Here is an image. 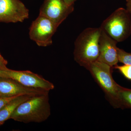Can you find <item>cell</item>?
Wrapping results in <instances>:
<instances>
[{"label": "cell", "instance_id": "cell-1", "mask_svg": "<svg viewBox=\"0 0 131 131\" xmlns=\"http://www.w3.org/2000/svg\"><path fill=\"white\" fill-rule=\"evenodd\" d=\"M49 93L31 96L17 106L10 119L25 124L47 120L51 115Z\"/></svg>", "mask_w": 131, "mask_h": 131}, {"label": "cell", "instance_id": "cell-12", "mask_svg": "<svg viewBox=\"0 0 131 131\" xmlns=\"http://www.w3.org/2000/svg\"><path fill=\"white\" fill-rule=\"evenodd\" d=\"M119 108L131 109V89L121 87L118 93Z\"/></svg>", "mask_w": 131, "mask_h": 131}, {"label": "cell", "instance_id": "cell-9", "mask_svg": "<svg viewBox=\"0 0 131 131\" xmlns=\"http://www.w3.org/2000/svg\"><path fill=\"white\" fill-rule=\"evenodd\" d=\"M49 91L25 86L15 80L0 77V96L10 98L23 95H34Z\"/></svg>", "mask_w": 131, "mask_h": 131}, {"label": "cell", "instance_id": "cell-10", "mask_svg": "<svg viewBox=\"0 0 131 131\" xmlns=\"http://www.w3.org/2000/svg\"><path fill=\"white\" fill-rule=\"evenodd\" d=\"M117 42L101 29L100 39V55L98 61L110 66L112 68L119 62Z\"/></svg>", "mask_w": 131, "mask_h": 131}, {"label": "cell", "instance_id": "cell-2", "mask_svg": "<svg viewBox=\"0 0 131 131\" xmlns=\"http://www.w3.org/2000/svg\"><path fill=\"white\" fill-rule=\"evenodd\" d=\"M101 27H89L83 30L77 38L74 51L75 61L86 68L98 61L99 55V39Z\"/></svg>", "mask_w": 131, "mask_h": 131}, {"label": "cell", "instance_id": "cell-8", "mask_svg": "<svg viewBox=\"0 0 131 131\" xmlns=\"http://www.w3.org/2000/svg\"><path fill=\"white\" fill-rule=\"evenodd\" d=\"M74 9V6H69L63 0H45L39 15L47 17L59 26Z\"/></svg>", "mask_w": 131, "mask_h": 131}, {"label": "cell", "instance_id": "cell-17", "mask_svg": "<svg viewBox=\"0 0 131 131\" xmlns=\"http://www.w3.org/2000/svg\"><path fill=\"white\" fill-rule=\"evenodd\" d=\"M77 0H63V1L69 6H74V3Z\"/></svg>", "mask_w": 131, "mask_h": 131}, {"label": "cell", "instance_id": "cell-14", "mask_svg": "<svg viewBox=\"0 0 131 131\" xmlns=\"http://www.w3.org/2000/svg\"><path fill=\"white\" fill-rule=\"evenodd\" d=\"M114 68L119 70L125 77L128 80H131V65L125 64L119 66L117 65L114 66Z\"/></svg>", "mask_w": 131, "mask_h": 131}, {"label": "cell", "instance_id": "cell-5", "mask_svg": "<svg viewBox=\"0 0 131 131\" xmlns=\"http://www.w3.org/2000/svg\"><path fill=\"white\" fill-rule=\"evenodd\" d=\"M59 26L47 17L39 15L30 27L29 37L38 46H49L52 44V36Z\"/></svg>", "mask_w": 131, "mask_h": 131}, {"label": "cell", "instance_id": "cell-7", "mask_svg": "<svg viewBox=\"0 0 131 131\" xmlns=\"http://www.w3.org/2000/svg\"><path fill=\"white\" fill-rule=\"evenodd\" d=\"M29 16V10L20 0H0V22H22Z\"/></svg>", "mask_w": 131, "mask_h": 131}, {"label": "cell", "instance_id": "cell-18", "mask_svg": "<svg viewBox=\"0 0 131 131\" xmlns=\"http://www.w3.org/2000/svg\"><path fill=\"white\" fill-rule=\"evenodd\" d=\"M127 10L131 14V0H128Z\"/></svg>", "mask_w": 131, "mask_h": 131}, {"label": "cell", "instance_id": "cell-11", "mask_svg": "<svg viewBox=\"0 0 131 131\" xmlns=\"http://www.w3.org/2000/svg\"><path fill=\"white\" fill-rule=\"evenodd\" d=\"M32 95H23L17 96L6 104L0 110V126L10 119L11 115L19 105Z\"/></svg>", "mask_w": 131, "mask_h": 131}, {"label": "cell", "instance_id": "cell-13", "mask_svg": "<svg viewBox=\"0 0 131 131\" xmlns=\"http://www.w3.org/2000/svg\"><path fill=\"white\" fill-rule=\"evenodd\" d=\"M119 62L126 65H131V53L118 48Z\"/></svg>", "mask_w": 131, "mask_h": 131}, {"label": "cell", "instance_id": "cell-15", "mask_svg": "<svg viewBox=\"0 0 131 131\" xmlns=\"http://www.w3.org/2000/svg\"><path fill=\"white\" fill-rule=\"evenodd\" d=\"M17 96L10 97V98H5V97H1V96H0V110H1L4 106H5L6 104H7L9 101L12 100L14 98L17 97Z\"/></svg>", "mask_w": 131, "mask_h": 131}, {"label": "cell", "instance_id": "cell-16", "mask_svg": "<svg viewBox=\"0 0 131 131\" xmlns=\"http://www.w3.org/2000/svg\"><path fill=\"white\" fill-rule=\"evenodd\" d=\"M7 63V61L3 57L0 53V69H5L7 68L6 66Z\"/></svg>", "mask_w": 131, "mask_h": 131}, {"label": "cell", "instance_id": "cell-3", "mask_svg": "<svg viewBox=\"0 0 131 131\" xmlns=\"http://www.w3.org/2000/svg\"><path fill=\"white\" fill-rule=\"evenodd\" d=\"M112 68L106 64L96 61L86 68L105 93L106 98L115 108H119L118 93L121 86L113 79Z\"/></svg>", "mask_w": 131, "mask_h": 131}, {"label": "cell", "instance_id": "cell-6", "mask_svg": "<svg viewBox=\"0 0 131 131\" xmlns=\"http://www.w3.org/2000/svg\"><path fill=\"white\" fill-rule=\"evenodd\" d=\"M0 77L11 78L28 88L49 91L54 88L52 83L30 71L15 70L8 68L0 69Z\"/></svg>", "mask_w": 131, "mask_h": 131}, {"label": "cell", "instance_id": "cell-4", "mask_svg": "<svg viewBox=\"0 0 131 131\" xmlns=\"http://www.w3.org/2000/svg\"><path fill=\"white\" fill-rule=\"evenodd\" d=\"M131 15L127 9L118 8L103 21L101 28L117 42H122L131 33Z\"/></svg>", "mask_w": 131, "mask_h": 131}]
</instances>
